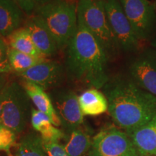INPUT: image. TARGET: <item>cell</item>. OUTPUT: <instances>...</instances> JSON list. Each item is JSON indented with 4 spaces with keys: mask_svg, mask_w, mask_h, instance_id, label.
Here are the masks:
<instances>
[{
    "mask_svg": "<svg viewBox=\"0 0 156 156\" xmlns=\"http://www.w3.org/2000/svg\"><path fill=\"white\" fill-rule=\"evenodd\" d=\"M23 12L31 15L51 0H15Z\"/></svg>",
    "mask_w": 156,
    "mask_h": 156,
    "instance_id": "603a6c76",
    "label": "cell"
},
{
    "mask_svg": "<svg viewBox=\"0 0 156 156\" xmlns=\"http://www.w3.org/2000/svg\"><path fill=\"white\" fill-rule=\"evenodd\" d=\"M152 46H153V47L155 48V49H156V38L153 41V43H152Z\"/></svg>",
    "mask_w": 156,
    "mask_h": 156,
    "instance_id": "f546056e",
    "label": "cell"
},
{
    "mask_svg": "<svg viewBox=\"0 0 156 156\" xmlns=\"http://www.w3.org/2000/svg\"><path fill=\"white\" fill-rule=\"evenodd\" d=\"M145 56L152 60L154 63L156 64V49L148 50L145 54Z\"/></svg>",
    "mask_w": 156,
    "mask_h": 156,
    "instance_id": "83f0119b",
    "label": "cell"
},
{
    "mask_svg": "<svg viewBox=\"0 0 156 156\" xmlns=\"http://www.w3.org/2000/svg\"><path fill=\"white\" fill-rule=\"evenodd\" d=\"M4 90L5 98L0 123L17 134H20L25 129L31 114L30 99L23 85L15 81L8 82Z\"/></svg>",
    "mask_w": 156,
    "mask_h": 156,
    "instance_id": "5b68a950",
    "label": "cell"
},
{
    "mask_svg": "<svg viewBox=\"0 0 156 156\" xmlns=\"http://www.w3.org/2000/svg\"><path fill=\"white\" fill-rule=\"evenodd\" d=\"M9 77V73H5V74H1L0 75V93L2 92V90L5 88L7 83L9 82L8 80Z\"/></svg>",
    "mask_w": 156,
    "mask_h": 156,
    "instance_id": "4316f807",
    "label": "cell"
},
{
    "mask_svg": "<svg viewBox=\"0 0 156 156\" xmlns=\"http://www.w3.org/2000/svg\"><path fill=\"white\" fill-rule=\"evenodd\" d=\"M64 133L61 144L70 156H84L89 152L92 140L89 134L80 127L68 130Z\"/></svg>",
    "mask_w": 156,
    "mask_h": 156,
    "instance_id": "ac0fdd59",
    "label": "cell"
},
{
    "mask_svg": "<svg viewBox=\"0 0 156 156\" xmlns=\"http://www.w3.org/2000/svg\"><path fill=\"white\" fill-rule=\"evenodd\" d=\"M9 44L11 48L22 53L38 57L45 56L37 48L30 33L24 27L17 29L9 36Z\"/></svg>",
    "mask_w": 156,
    "mask_h": 156,
    "instance_id": "d6986e66",
    "label": "cell"
},
{
    "mask_svg": "<svg viewBox=\"0 0 156 156\" xmlns=\"http://www.w3.org/2000/svg\"><path fill=\"white\" fill-rule=\"evenodd\" d=\"M155 5H156V3H155Z\"/></svg>",
    "mask_w": 156,
    "mask_h": 156,
    "instance_id": "4dcf8cb0",
    "label": "cell"
},
{
    "mask_svg": "<svg viewBox=\"0 0 156 156\" xmlns=\"http://www.w3.org/2000/svg\"><path fill=\"white\" fill-rule=\"evenodd\" d=\"M11 72H12V68L9 65L8 60L2 62V63H0V75L5 73H9Z\"/></svg>",
    "mask_w": 156,
    "mask_h": 156,
    "instance_id": "484cf974",
    "label": "cell"
},
{
    "mask_svg": "<svg viewBox=\"0 0 156 156\" xmlns=\"http://www.w3.org/2000/svg\"><path fill=\"white\" fill-rule=\"evenodd\" d=\"M89 156H141L131 138L116 126L103 128L93 138Z\"/></svg>",
    "mask_w": 156,
    "mask_h": 156,
    "instance_id": "8992f818",
    "label": "cell"
},
{
    "mask_svg": "<svg viewBox=\"0 0 156 156\" xmlns=\"http://www.w3.org/2000/svg\"><path fill=\"white\" fill-rule=\"evenodd\" d=\"M30 122L33 128L40 133L43 142H55L64 138V133L53 124L47 115L37 110L31 109Z\"/></svg>",
    "mask_w": 156,
    "mask_h": 156,
    "instance_id": "2e32d148",
    "label": "cell"
},
{
    "mask_svg": "<svg viewBox=\"0 0 156 156\" xmlns=\"http://www.w3.org/2000/svg\"><path fill=\"white\" fill-rule=\"evenodd\" d=\"M62 125L66 130L80 127L84 122L77 94L68 88L54 89L49 94Z\"/></svg>",
    "mask_w": 156,
    "mask_h": 156,
    "instance_id": "ba28073f",
    "label": "cell"
},
{
    "mask_svg": "<svg viewBox=\"0 0 156 156\" xmlns=\"http://www.w3.org/2000/svg\"><path fill=\"white\" fill-rule=\"evenodd\" d=\"M54 36L58 47L67 46L77 29V6L73 0H51L36 12Z\"/></svg>",
    "mask_w": 156,
    "mask_h": 156,
    "instance_id": "3957f363",
    "label": "cell"
},
{
    "mask_svg": "<svg viewBox=\"0 0 156 156\" xmlns=\"http://www.w3.org/2000/svg\"><path fill=\"white\" fill-rule=\"evenodd\" d=\"M78 101L84 116H98L108 111L106 95L96 88L91 87L78 96Z\"/></svg>",
    "mask_w": 156,
    "mask_h": 156,
    "instance_id": "e0dca14e",
    "label": "cell"
},
{
    "mask_svg": "<svg viewBox=\"0 0 156 156\" xmlns=\"http://www.w3.org/2000/svg\"><path fill=\"white\" fill-rule=\"evenodd\" d=\"M23 20V11L15 0H0V37H9Z\"/></svg>",
    "mask_w": 156,
    "mask_h": 156,
    "instance_id": "9a60e30c",
    "label": "cell"
},
{
    "mask_svg": "<svg viewBox=\"0 0 156 156\" xmlns=\"http://www.w3.org/2000/svg\"><path fill=\"white\" fill-rule=\"evenodd\" d=\"M77 29L67 45L66 73L72 80L100 89L108 83V57L96 38L77 20Z\"/></svg>",
    "mask_w": 156,
    "mask_h": 156,
    "instance_id": "7a4b0ae2",
    "label": "cell"
},
{
    "mask_svg": "<svg viewBox=\"0 0 156 156\" xmlns=\"http://www.w3.org/2000/svg\"><path fill=\"white\" fill-rule=\"evenodd\" d=\"M17 134L0 123V151H5L11 155V148L16 142ZM11 156V155H10Z\"/></svg>",
    "mask_w": 156,
    "mask_h": 156,
    "instance_id": "7402d4cb",
    "label": "cell"
},
{
    "mask_svg": "<svg viewBox=\"0 0 156 156\" xmlns=\"http://www.w3.org/2000/svg\"><path fill=\"white\" fill-rule=\"evenodd\" d=\"M43 142L47 156H70L58 142Z\"/></svg>",
    "mask_w": 156,
    "mask_h": 156,
    "instance_id": "cb8c5ba5",
    "label": "cell"
},
{
    "mask_svg": "<svg viewBox=\"0 0 156 156\" xmlns=\"http://www.w3.org/2000/svg\"><path fill=\"white\" fill-rule=\"evenodd\" d=\"M129 73L138 86L156 96V64L144 56L131 64Z\"/></svg>",
    "mask_w": 156,
    "mask_h": 156,
    "instance_id": "7c38bea8",
    "label": "cell"
},
{
    "mask_svg": "<svg viewBox=\"0 0 156 156\" xmlns=\"http://www.w3.org/2000/svg\"><path fill=\"white\" fill-rule=\"evenodd\" d=\"M15 156H47L40 134L30 132L23 136L17 143Z\"/></svg>",
    "mask_w": 156,
    "mask_h": 156,
    "instance_id": "ffe728a7",
    "label": "cell"
},
{
    "mask_svg": "<svg viewBox=\"0 0 156 156\" xmlns=\"http://www.w3.org/2000/svg\"><path fill=\"white\" fill-rule=\"evenodd\" d=\"M46 59L47 58L45 56L38 57L22 53L13 48H9L8 62L12 70L16 74L23 73Z\"/></svg>",
    "mask_w": 156,
    "mask_h": 156,
    "instance_id": "44dd1931",
    "label": "cell"
},
{
    "mask_svg": "<svg viewBox=\"0 0 156 156\" xmlns=\"http://www.w3.org/2000/svg\"><path fill=\"white\" fill-rule=\"evenodd\" d=\"M24 28L30 33L37 48L46 57L54 55L59 50L54 36L38 15H30L25 21Z\"/></svg>",
    "mask_w": 156,
    "mask_h": 156,
    "instance_id": "8fae6325",
    "label": "cell"
},
{
    "mask_svg": "<svg viewBox=\"0 0 156 156\" xmlns=\"http://www.w3.org/2000/svg\"><path fill=\"white\" fill-rule=\"evenodd\" d=\"M22 85L25 92L34 103L37 110L40 111L49 117L53 124L56 127L62 126V122L58 116L50 95L39 85L23 80Z\"/></svg>",
    "mask_w": 156,
    "mask_h": 156,
    "instance_id": "5bb4252c",
    "label": "cell"
},
{
    "mask_svg": "<svg viewBox=\"0 0 156 156\" xmlns=\"http://www.w3.org/2000/svg\"><path fill=\"white\" fill-rule=\"evenodd\" d=\"M9 48L5 41L0 37V63L8 60Z\"/></svg>",
    "mask_w": 156,
    "mask_h": 156,
    "instance_id": "d4e9b609",
    "label": "cell"
},
{
    "mask_svg": "<svg viewBox=\"0 0 156 156\" xmlns=\"http://www.w3.org/2000/svg\"><path fill=\"white\" fill-rule=\"evenodd\" d=\"M77 20L100 43L108 58L116 55L120 48L109 25L103 0H79Z\"/></svg>",
    "mask_w": 156,
    "mask_h": 156,
    "instance_id": "277c9868",
    "label": "cell"
},
{
    "mask_svg": "<svg viewBox=\"0 0 156 156\" xmlns=\"http://www.w3.org/2000/svg\"><path fill=\"white\" fill-rule=\"evenodd\" d=\"M65 73V67L62 64L46 59L17 75L45 90L58 87L64 80Z\"/></svg>",
    "mask_w": 156,
    "mask_h": 156,
    "instance_id": "30bf717a",
    "label": "cell"
},
{
    "mask_svg": "<svg viewBox=\"0 0 156 156\" xmlns=\"http://www.w3.org/2000/svg\"><path fill=\"white\" fill-rule=\"evenodd\" d=\"M109 25L120 49L134 51L140 48L142 41L138 38L119 0H103Z\"/></svg>",
    "mask_w": 156,
    "mask_h": 156,
    "instance_id": "52a82bcc",
    "label": "cell"
},
{
    "mask_svg": "<svg viewBox=\"0 0 156 156\" xmlns=\"http://www.w3.org/2000/svg\"><path fill=\"white\" fill-rule=\"evenodd\" d=\"M126 133L141 156H156V117Z\"/></svg>",
    "mask_w": 156,
    "mask_h": 156,
    "instance_id": "4fadbf2b",
    "label": "cell"
},
{
    "mask_svg": "<svg viewBox=\"0 0 156 156\" xmlns=\"http://www.w3.org/2000/svg\"><path fill=\"white\" fill-rule=\"evenodd\" d=\"M103 87L109 114L126 132L156 117V96L142 89L132 80L114 78Z\"/></svg>",
    "mask_w": 156,
    "mask_h": 156,
    "instance_id": "6da1fadb",
    "label": "cell"
},
{
    "mask_svg": "<svg viewBox=\"0 0 156 156\" xmlns=\"http://www.w3.org/2000/svg\"><path fill=\"white\" fill-rule=\"evenodd\" d=\"M4 89L2 90V92L0 93V118H1L2 112V105H3L4 98H5V90H4Z\"/></svg>",
    "mask_w": 156,
    "mask_h": 156,
    "instance_id": "f1b7e54d",
    "label": "cell"
},
{
    "mask_svg": "<svg viewBox=\"0 0 156 156\" xmlns=\"http://www.w3.org/2000/svg\"><path fill=\"white\" fill-rule=\"evenodd\" d=\"M132 28L141 41L151 34L155 20L154 6L147 0H119Z\"/></svg>",
    "mask_w": 156,
    "mask_h": 156,
    "instance_id": "9c48e42d",
    "label": "cell"
}]
</instances>
